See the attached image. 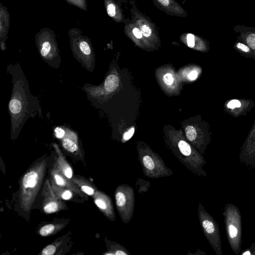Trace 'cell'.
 <instances>
[{"label":"cell","mask_w":255,"mask_h":255,"mask_svg":"<svg viewBox=\"0 0 255 255\" xmlns=\"http://www.w3.org/2000/svg\"><path fill=\"white\" fill-rule=\"evenodd\" d=\"M7 72L12 77V92L8 104L11 137H17L30 118L42 116V109L37 98L31 94L29 84L20 66L9 64Z\"/></svg>","instance_id":"1"},{"label":"cell","mask_w":255,"mask_h":255,"mask_svg":"<svg viewBox=\"0 0 255 255\" xmlns=\"http://www.w3.org/2000/svg\"><path fill=\"white\" fill-rule=\"evenodd\" d=\"M46 168L42 161L32 167L23 176L20 185V202L25 211H29L41 186Z\"/></svg>","instance_id":"2"},{"label":"cell","mask_w":255,"mask_h":255,"mask_svg":"<svg viewBox=\"0 0 255 255\" xmlns=\"http://www.w3.org/2000/svg\"><path fill=\"white\" fill-rule=\"evenodd\" d=\"M68 33L73 56L87 70L92 72L95 55L90 39L78 28H70Z\"/></svg>","instance_id":"3"},{"label":"cell","mask_w":255,"mask_h":255,"mask_svg":"<svg viewBox=\"0 0 255 255\" xmlns=\"http://www.w3.org/2000/svg\"><path fill=\"white\" fill-rule=\"evenodd\" d=\"M35 41L43 60L50 66L58 68L61 60L54 32L48 27H43L35 34Z\"/></svg>","instance_id":"4"},{"label":"cell","mask_w":255,"mask_h":255,"mask_svg":"<svg viewBox=\"0 0 255 255\" xmlns=\"http://www.w3.org/2000/svg\"><path fill=\"white\" fill-rule=\"evenodd\" d=\"M229 244L233 252L239 255L242 244V217L239 209L232 203L226 204L223 213Z\"/></svg>","instance_id":"5"},{"label":"cell","mask_w":255,"mask_h":255,"mask_svg":"<svg viewBox=\"0 0 255 255\" xmlns=\"http://www.w3.org/2000/svg\"><path fill=\"white\" fill-rule=\"evenodd\" d=\"M138 154L139 162L146 177L158 179L173 175V171L165 165L158 155L149 149L140 148Z\"/></svg>","instance_id":"6"},{"label":"cell","mask_w":255,"mask_h":255,"mask_svg":"<svg viewBox=\"0 0 255 255\" xmlns=\"http://www.w3.org/2000/svg\"><path fill=\"white\" fill-rule=\"evenodd\" d=\"M197 212L200 224L204 236L217 255H222V244L218 224L213 217L199 202Z\"/></svg>","instance_id":"7"},{"label":"cell","mask_w":255,"mask_h":255,"mask_svg":"<svg viewBox=\"0 0 255 255\" xmlns=\"http://www.w3.org/2000/svg\"><path fill=\"white\" fill-rule=\"evenodd\" d=\"M114 195L116 208L121 219L124 223L128 224L133 214L134 191L130 186L123 184L116 188Z\"/></svg>","instance_id":"8"},{"label":"cell","mask_w":255,"mask_h":255,"mask_svg":"<svg viewBox=\"0 0 255 255\" xmlns=\"http://www.w3.org/2000/svg\"><path fill=\"white\" fill-rule=\"evenodd\" d=\"M131 4V20L139 28L145 40L149 44L159 42V33L155 23L151 21L149 17L137 9L135 2Z\"/></svg>","instance_id":"9"},{"label":"cell","mask_w":255,"mask_h":255,"mask_svg":"<svg viewBox=\"0 0 255 255\" xmlns=\"http://www.w3.org/2000/svg\"><path fill=\"white\" fill-rule=\"evenodd\" d=\"M153 4L168 15L186 17L187 11L175 0H152Z\"/></svg>","instance_id":"10"},{"label":"cell","mask_w":255,"mask_h":255,"mask_svg":"<svg viewBox=\"0 0 255 255\" xmlns=\"http://www.w3.org/2000/svg\"><path fill=\"white\" fill-rule=\"evenodd\" d=\"M94 198L95 204L104 215L110 220L114 221L116 215L111 197L103 192L97 191Z\"/></svg>","instance_id":"11"},{"label":"cell","mask_w":255,"mask_h":255,"mask_svg":"<svg viewBox=\"0 0 255 255\" xmlns=\"http://www.w3.org/2000/svg\"><path fill=\"white\" fill-rule=\"evenodd\" d=\"M45 198L43 203V210L47 214L55 213L63 208L62 202L53 191L51 185L48 180L45 185Z\"/></svg>","instance_id":"12"},{"label":"cell","mask_w":255,"mask_h":255,"mask_svg":"<svg viewBox=\"0 0 255 255\" xmlns=\"http://www.w3.org/2000/svg\"><path fill=\"white\" fill-rule=\"evenodd\" d=\"M107 14L116 23L126 24L130 20L125 18L122 4L116 0H104Z\"/></svg>","instance_id":"13"},{"label":"cell","mask_w":255,"mask_h":255,"mask_svg":"<svg viewBox=\"0 0 255 255\" xmlns=\"http://www.w3.org/2000/svg\"><path fill=\"white\" fill-rule=\"evenodd\" d=\"M10 26V15L6 7L0 3V47L3 51L6 49V40Z\"/></svg>","instance_id":"14"},{"label":"cell","mask_w":255,"mask_h":255,"mask_svg":"<svg viewBox=\"0 0 255 255\" xmlns=\"http://www.w3.org/2000/svg\"><path fill=\"white\" fill-rule=\"evenodd\" d=\"M52 180L58 186L66 188L74 191L79 195H82L80 190L72 183L70 179L65 177L59 170L56 164V167L53 168L51 171Z\"/></svg>","instance_id":"15"},{"label":"cell","mask_w":255,"mask_h":255,"mask_svg":"<svg viewBox=\"0 0 255 255\" xmlns=\"http://www.w3.org/2000/svg\"><path fill=\"white\" fill-rule=\"evenodd\" d=\"M124 32L128 37L137 44H149L144 38L139 28L131 20L125 24Z\"/></svg>","instance_id":"16"},{"label":"cell","mask_w":255,"mask_h":255,"mask_svg":"<svg viewBox=\"0 0 255 255\" xmlns=\"http://www.w3.org/2000/svg\"><path fill=\"white\" fill-rule=\"evenodd\" d=\"M53 145L57 155V166L65 177L72 180L73 170L71 167L65 159L58 145L56 143H54Z\"/></svg>","instance_id":"17"},{"label":"cell","mask_w":255,"mask_h":255,"mask_svg":"<svg viewBox=\"0 0 255 255\" xmlns=\"http://www.w3.org/2000/svg\"><path fill=\"white\" fill-rule=\"evenodd\" d=\"M180 38L189 47L193 48L195 47L204 49L206 47V41L201 37L191 33H182Z\"/></svg>","instance_id":"18"},{"label":"cell","mask_w":255,"mask_h":255,"mask_svg":"<svg viewBox=\"0 0 255 255\" xmlns=\"http://www.w3.org/2000/svg\"><path fill=\"white\" fill-rule=\"evenodd\" d=\"M65 134L62 138V145L68 151L74 152L79 149L78 137L76 133L69 129L65 130Z\"/></svg>","instance_id":"19"},{"label":"cell","mask_w":255,"mask_h":255,"mask_svg":"<svg viewBox=\"0 0 255 255\" xmlns=\"http://www.w3.org/2000/svg\"><path fill=\"white\" fill-rule=\"evenodd\" d=\"M71 180H72L73 183L80 188L83 192L88 195L94 196L98 191L95 186L85 179L80 178H72Z\"/></svg>","instance_id":"20"},{"label":"cell","mask_w":255,"mask_h":255,"mask_svg":"<svg viewBox=\"0 0 255 255\" xmlns=\"http://www.w3.org/2000/svg\"><path fill=\"white\" fill-rule=\"evenodd\" d=\"M50 185L53 191L59 199L69 200L72 198L73 193L71 190L58 186L52 179Z\"/></svg>","instance_id":"21"},{"label":"cell","mask_w":255,"mask_h":255,"mask_svg":"<svg viewBox=\"0 0 255 255\" xmlns=\"http://www.w3.org/2000/svg\"><path fill=\"white\" fill-rule=\"evenodd\" d=\"M108 253L106 255H130L129 252L123 246L118 243L108 241L107 242Z\"/></svg>","instance_id":"22"},{"label":"cell","mask_w":255,"mask_h":255,"mask_svg":"<svg viewBox=\"0 0 255 255\" xmlns=\"http://www.w3.org/2000/svg\"><path fill=\"white\" fill-rule=\"evenodd\" d=\"M119 85V78L114 74L109 75L104 82L105 89L108 92H114L118 88Z\"/></svg>","instance_id":"23"},{"label":"cell","mask_w":255,"mask_h":255,"mask_svg":"<svg viewBox=\"0 0 255 255\" xmlns=\"http://www.w3.org/2000/svg\"><path fill=\"white\" fill-rule=\"evenodd\" d=\"M56 229L55 225L51 224H47L40 228L39 233L41 236H47L55 232Z\"/></svg>","instance_id":"24"},{"label":"cell","mask_w":255,"mask_h":255,"mask_svg":"<svg viewBox=\"0 0 255 255\" xmlns=\"http://www.w3.org/2000/svg\"><path fill=\"white\" fill-rule=\"evenodd\" d=\"M186 136L187 139L191 142H194L197 138V133L194 127L187 126L185 128Z\"/></svg>","instance_id":"25"},{"label":"cell","mask_w":255,"mask_h":255,"mask_svg":"<svg viewBox=\"0 0 255 255\" xmlns=\"http://www.w3.org/2000/svg\"><path fill=\"white\" fill-rule=\"evenodd\" d=\"M70 5H73L85 10H87V3L86 0H65Z\"/></svg>","instance_id":"26"},{"label":"cell","mask_w":255,"mask_h":255,"mask_svg":"<svg viewBox=\"0 0 255 255\" xmlns=\"http://www.w3.org/2000/svg\"><path fill=\"white\" fill-rule=\"evenodd\" d=\"M56 248L54 245H49L43 249L41 254L42 255H53L55 254Z\"/></svg>","instance_id":"27"},{"label":"cell","mask_w":255,"mask_h":255,"mask_svg":"<svg viewBox=\"0 0 255 255\" xmlns=\"http://www.w3.org/2000/svg\"><path fill=\"white\" fill-rule=\"evenodd\" d=\"M236 47L240 50L245 53H249L251 51V48L244 43L238 41L236 44Z\"/></svg>","instance_id":"28"},{"label":"cell","mask_w":255,"mask_h":255,"mask_svg":"<svg viewBox=\"0 0 255 255\" xmlns=\"http://www.w3.org/2000/svg\"><path fill=\"white\" fill-rule=\"evenodd\" d=\"M164 82L167 85H171L173 83V75L170 73H166L163 77Z\"/></svg>","instance_id":"29"},{"label":"cell","mask_w":255,"mask_h":255,"mask_svg":"<svg viewBox=\"0 0 255 255\" xmlns=\"http://www.w3.org/2000/svg\"><path fill=\"white\" fill-rule=\"evenodd\" d=\"M227 106L229 109H234L236 108H240L241 106V103L238 100H232L227 104Z\"/></svg>","instance_id":"30"},{"label":"cell","mask_w":255,"mask_h":255,"mask_svg":"<svg viewBox=\"0 0 255 255\" xmlns=\"http://www.w3.org/2000/svg\"><path fill=\"white\" fill-rule=\"evenodd\" d=\"M55 136L58 138H62L65 134V130L61 128L57 127L55 129Z\"/></svg>","instance_id":"31"},{"label":"cell","mask_w":255,"mask_h":255,"mask_svg":"<svg viewBox=\"0 0 255 255\" xmlns=\"http://www.w3.org/2000/svg\"><path fill=\"white\" fill-rule=\"evenodd\" d=\"M134 132V128H131L128 131L126 132L123 136V138L125 140H128L130 139L132 136L133 135Z\"/></svg>","instance_id":"32"},{"label":"cell","mask_w":255,"mask_h":255,"mask_svg":"<svg viewBox=\"0 0 255 255\" xmlns=\"http://www.w3.org/2000/svg\"><path fill=\"white\" fill-rule=\"evenodd\" d=\"M198 76V72L195 71H192L188 74V77L190 80H195Z\"/></svg>","instance_id":"33"},{"label":"cell","mask_w":255,"mask_h":255,"mask_svg":"<svg viewBox=\"0 0 255 255\" xmlns=\"http://www.w3.org/2000/svg\"><path fill=\"white\" fill-rule=\"evenodd\" d=\"M241 255H253L252 252L250 248L246 249V250H244L243 252H242L241 253Z\"/></svg>","instance_id":"34"},{"label":"cell","mask_w":255,"mask_h":255,"mask_svg":"<svg viewBox=\"0 0 255 255\" xmlns=\"http://www.w3.org/2000/svg\"><path fill=\"white\" fill-rule=\"evenodd\" d=\"M136 0H118V1L122 4V3H127L129 2L131 3L132 2H135Z\"/></svg>","instance_id":"35"},{"label":"cell","mask_w":255,"mask_h":255,"mask_svg":"<svg viewBox=\"0 0 255 255\" xmlns=\"http://www.w3.org/2000/svg\"><path fill=\"white\" fill-rule=\"evenodd\" d=\"M250 249H251V250L252 252L253 255H255V243H253L251 245Z\"/></svg>","instance_id":"36"}]
</instances>
